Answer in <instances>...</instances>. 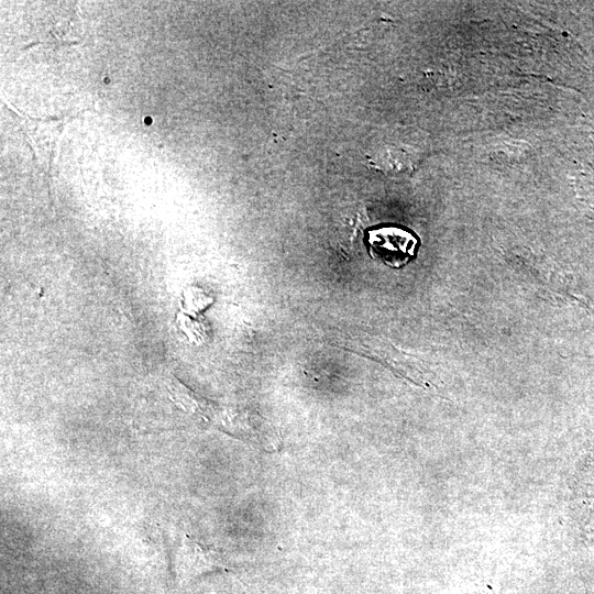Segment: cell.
<instances>
[{
    "mask_svg": "<svg viewBox=\"0 0 594 594\" xmlns=\"http://www.w3.org/2000/svg\"><path fill=\"white\" fill-rule=\"evenodd\" d=\"M365 242L370 255L389 267L400 268L416 256L417 237L397 226H382L367 230Z\"/></svg>",
    "mask_w": 594,
    "mask_h": 594,
    "instance_id": "6da1fadb",
    "label": "cell"
},
{
    "mask_svg": "<svg viewBox=\"0 0 594 594\" xmlns=\"http://www.w3.org/2000/svg\"><path fill=\"white\" fill-rule=\"evenodd\" d=\"M179 553L189 572L193 574L226 568L223 560L217 551L204 548L188 537H185Z\"/></svg>",
    "mask_w": 594,
    "mask_h": 594,
    "instance_id": "7a4b0ae2",
    "label": "cell"
}]
</instances>
